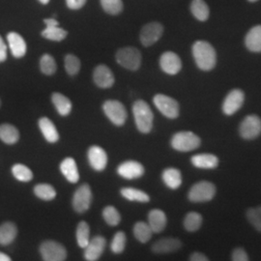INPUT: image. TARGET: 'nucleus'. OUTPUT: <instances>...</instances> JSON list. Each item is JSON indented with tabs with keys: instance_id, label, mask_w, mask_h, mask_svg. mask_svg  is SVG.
<instances>
[{
	"instance_id": "7c9ffc66",
	"label": "nucleus",
	"mask_w": 261,
	"mask_h": 261,
	"mask_svg": "<svg viewBox=\"0 0 261 261\" xmlns=\"http://www.w3.org/2000/svg\"><path fill=\"white\" fill-rule=\"evenodd\" d=\"M134 236L136 239L140 243H147L151 239L153 231L149 226V224L144 222H138L134 225Z\"/></svg>"
},
{
	"instance_id": "2f4dec72",
	"label": "nucleus",
	"mask_w": 261,
	"mask_h": 261,
	"mask_svg": "<svg viewBox=\"0 0 261 261\" xmlns=\"http://www.w3.org/2000/svg\"><path fill=\"white\" fill-rule=\"evenodd\" d=\"M191 11L195 18L200 21H205L209 18V7L204 0H193Z\"/></svg>"
},
{
	"instance_id": "1a4fd4ad",
	"label": "nucleus",
	"mask_w": 261,
	"mask_h": 261,
	"mask_svg": "<svg viewBox=\"0 0 261 261\" xmlns=\"http://www.w3.org/2000/svg\"><path fill=\"white\" fill-rule=\"evenodd\" d=\"M92 202V192L88 184L80 187L73 196V207L77 213L86 212Z\"/></svg>"
},
{
	"instance_id": "dca6fc26",
	"label": "nucleus",
	"mask_w": 261,
	"mask_h": 261,
	"mask_svg": "<svg viewBox=\"0 0 261 261\" xmlns=\"http://www.w3.org/2000/svg\"><path fill=\"white\" fill-rule=\"evenodd\" d=\"M88 161L91 166L96 171H103L107 168L108 164V155L107 152L100 146L94 145L88 149Z\"/></svg>"
},
{
	"instance_id": "de8ad7c7",
	"label": "nucleus",
	"mask_w": 261,
	"mask_h": 261,
	"mask_svg": "<svg viewBox=\"0 0 261 261\" xmlns=\"http://www.w3.org/2000/svg\"><path fill=\"white\" fill-rule=\"evenodd\" d=\"M44 21H45L47 27H57V25H59L58 21L56 19H46Z\"/></svg>"
},
{
	"instance_id": "39448f33",
	"label": "nucleus",
	"mask_w": 261,
	"mask_h": 261,
	"mask_svg": "<svg viewBox=\"0 0 261 261\" xmlns=\"http://www.w3.org/2000/svg\"><path fill=\"white\" fill-rule=\"evenodd\" d=\"M216 187L208 181H200L195 184L189 191L188 197L192 202H207L214 198Z\"/></svg>"
},
{
	"instance_id": "79ce46f5",
	"label": "nucleus",
	"mask_w": 261,
	"mask_h": 261,
	"mask_svg": "<svg viewBox=\"0 0 261 261\" xmlns=\"http://www.w3.org/2000/svg\"><path fill=\"white\" fill-rule=\"evenodd\" d=\"M103 9L110 15H117L123 10L122 0H101Z\"/></svg>"
},
{
	"instance_id": "c9c22d12",
	"label": "nucleus",
	"mask_w": 261,
	"mask_h": 261,
	"mask_svg": "<svg viewBox=\"0 0 261 261\" xmlns=\"http://www.w3.org/2000/svg\"><path fill=\"white\" fill-rule=\"evenodd\" d=\"M67 31L64 30L63 28H59V25L57 27H47L46 29H44L42 31V36L46 38L47 40L50 41H55V42H60L62 40L65 39L67 36Z\"/></svg>"
},
{
	"instance_id": "cd10ccee",
	"label": "nucleus",
	"mask_w": 261,
	"mask_h": 261,
	"mask_svg": "<svg viewBox=\"0 0 261 261\" xmlns=\"http://www.w3.org/2000/svg\"><path fill=\"white\" fill-rule=\"evenodd\" d=\"M0 140L6 144H15L19 140V132L14 125H0Z\"/></svg>"
},
{
	"instance_id": "4c0bfd02",
	"label": "nucleus",
	"mask_w": 261,
	"mask_h": 261,
	"mask_svg": "<svg viewBox=\"0 0 261 261\" xmlns=\"http://www.w3.org/2000/svg\"><path fill=\"white\" fill-rule=\"evenodd\" d=\"M40 69L43 74L54 75L56 72V62L50 55H44L40 59Z\"/></svg>"
},
{
	"instance_id": "c03bdc74",
	"label": "nucleus",
	"mask_w": 261,
	"mask_h": 261,
	"mask_svg": "<svg viewBox=\"0 0 261 261\" xmlns=\"http://www.w3.org/2000/svg\"><path fill=\"white\" fill-rule=\"evenodd\" d=\"M67 6L72 10H79L83 8L86 0H66Z\"/></svg>"
},
{
	"instance_id": "f704fd0d",
	"label": "nucleus",
	"mask_w": 261,
	"mask_h": 261,
	"mask_svg": "<svg viewBox=\"0 0 261 261\" xmlns=\"http://www.w3.org/2000/svg\"><path fill=\"white\" fill-rule=\"evenodd\" d=\"M12 173L14 177L20 182H29L33 178L32 170L22 164L14 165L12 168Z\"/></svg>"
},
{
	"instance_id": "9d476101",
	"label": "nucleus",
	"mask_w": 261,
	"mask_h": 261,
	"mask_svg": "<svg viewBox=\"0 0 261 261\" xmlns=\"http://www.w3.org/2000/svg\"><path fill=\"white\" fill-rule=\"evenodd\" d=\"M239 132L241 137L245 140L256 139L261 134L260 118L256 115H248L241 123Z\"/></svg>"
},
{
	"instance_id": "c85d7f7f",
	"label": "nucleus",
	"mask_w": 261,
	"mask_h": 261,
	"mask_svg": "<svg viewBox=\"0 0 261 261\" xmlns=\"http://www.w3.org/2000/svg\"><path fill=\"white\" fill-rule=\"evenodd\" d=\"M121 196L126 198L127 200L130 201H137V202H141V203H145L148 202L150 200V197L145 192L140 191L139 189H135V188H123L120 191Z\"/></svg>"
},
{
	"instance_id": "bb28decb",
	"label": "nucleus",
	"mask_w": 261,
	"mask_h": 261,
	"mask_svg": "<svg viewBox=\"0 0 261 261\" xmlns=\"http://www.w3.org/2000/svg\"><path fill=\"white\" fill-rule=\"evenodd\" d=\"M51 101L56 107V111L61 116H67L72 112V102L65 95L56 92L51 96Z\"/></svg>"
},
{
	"instance_id": "ea45409f",
	"label": "nucleus",
	"mask_w": 261,
	"mask_h": 261,
	"mask_svg": "<svg viewBox=\"0 0 261 261\" xmlns=\"http://www.w3.org/2000/svg\"><path fill=\"white\" fill-rule=\"evenodd\" d=\"M66 72L70 75H75L81 70V61L74 55H67L64 59Z\"/></svg>"
},
{
	"instance_id": "e433bc0d",
	"label": "nucleus",
	"mask_w": 261,
	"mask_h": 261,
	"mask_svg": "<svg viewBox=\"0 0 261 261\" xmlns=\"http://www.w3.org/2000/svg\"><path fill=\"white\" fill-rule=\"evenodd\" d=\"M103 218L106 223L111 226H116L121 222V215L115 207L112 205L103 208Z\"/></svg>"
},
{
	"instance_id": "72a5a7b5",
	"label": "nucleus",
	"mask_w": 261,
	"mask_h": 261,
	"mask_svg": "<svg viewBox=\"0 0 261 261\" xmlns=\"http://www.w3.org/2000/svg\"><path fill=\"white\" fill-rule=\"evenodd\" d=\"M35 196L39 197L42 200L50 201L55 199L56 196V189L49 184H38L34 187L33 190Z\"/></svg>"
},
{
	"instance_id": "49530a36",
	"label": "nucleus",
	"mask_w": 261,
	"mask_h": 261,
	"mask_svg": "<svg viewBox=\"0 0 261 261\" xmlns=\"http://www.w3.org/2000/svg\"><path fill=\"white\" fill-rule=\"evenodd\" d=\"M190 260L192 261H208V257L205 254L201 253V252H196L191 254L190 256Z\"/></svg>"
},
{
	"instance_id": "f257e3e1",
	"label": "nucleus",
	"mask_w": 261,
	"mask_h": 261,
	"mask_svg": "<svg viewBox=\"0 0 261 261\" xmlns=\"http://www.w3.org/2000/svg\"><path fill=\"white\" fill-rule=\"evenodd\" d=\"M193 56L196 66L202 71H211L216 66V50L206 41H196L193 46Z\"/></svg>"
},
{
	"instance_id": "a211bd4d",
	"label": "nucleus",
	"mask_w": 261,
	"mask_h": 261,
	"mask_svg": "<svg viewBox=\"0 0 261 261\" xmlns=\"http://www.w3.org/2000/svg\"><path fill=\"white\" fill-rule=\"evenodd\" d=\"M7 41L9 44L10 50L16 58H21L25 56L28 46L24 39L16 32H10L7 35Z\"/></svg>"
},
{
	"instance_id": "6ab92c4d",
	"label": "nucleus",
	"mask_w": 261,
	"mask_h": 261,
	"mask_svg": "<svg viewBox=\"0 0 261 261\" xmlns=\"http://www.w3.org/2000/svg\"><path fill=\"white\" fill-rule=\"evenodd\" d=\"M182 247V243L176 238H163L157 242L154 243L152 246V251L155 253H169L180 250Z\"/></svg>"
},
{
	"instance_id": "58836bf2",
	"label": "nucleus",
	"mask_w": 261,
	"mask_h": 261,
	"mask_svg": "<svg viewBox=\"0 0 261 261\" xmlns=\"http://www.w3.org/2000/svg\"><path fill=\"white\" fill-rule=\"evenodd\" d=\"M126 242H127V237L126 234L123 231H118L116 232L114 237L112 238V244H111V249L112 252L119 254L124 252L125 247H126Z\"/></svg>"
},
{
	"instance_id": "7ed1b4c3",
	"label": "nucleus",
	"mask_w": 261,
	"mask_h": 261,
	"mask_svg": "<svg viewBox=\"0 0 261 261\" xmlns=\"http://www.w3.org/2000/svg\"><path fill=\"white\" fill-rule=\"evenodd\" d=\"M200 139L193 132H178L171 139V146L180 152H189L200 146Z\"/></svg>"
},
{
	"instance_id": "473e14b6",
	"label": "nucleus",
	"mask_w": 261,
	"mask_h": 261,
	"mask_svg": "<svg viewBox=\"0 0 261 261\" xmlns=\"http://www.w3.org/2000/svg\"><path fill=\"white\" fill-rule=\"evenodd\" d=\"M202 224V216L196 212H190L184 219V227L189 232H196Z\"/></svg>"
},
{
	"instance_id": "f03ea898",
	"label": "nucleus",
	"mask_w": 261,
	"mask_h": 261,
	"mask_svg": "<svg viewBox=\"0 0 261 261\" xmlns=\"http://www.w3.org/2000/svg\"><path fill=\"white\" fill-rule=\"evenodd\" d=\"M133 114L138 130L142 134H148L153 128L154 114L149 105L143 100H138L133 106Z\"/></svg>"
},
{
	"instance_id": "8fccbe9b",
	"label": "nucleus",
	"mask_w": 261,
	"mask_h": 261,
	"mask_svg": "<svg viewBox=\"0 0 261 261\" xmlns=\"http://www.w3.org/2000/svg\"><path fill=\"white\" fill-rule=\"evenodd\" d=\"M42 4H47L49 2V0H39Z\"/></svg>"
},
{
	"instance_id": "412c9836",
	"label": "nucleus",
	"mask_w": 261,
	"mask_h": 261,
	"mask_svg": "<svg viewBox=\"0 0 261 261\" xmlns=\"http://www.w3.org/2000/svg\"><path fill=\"white\" fill-rule=\"evenodd\" d=\"M168 224V219L164 211L160 209H153L148 214V224L155 233L162 232Z\"/></svg>"
},
{
	"instance_id": "4be33fe9",
	"label": "nucleus",
	"mask_w": 261,
	"mask_h": 261,
	"mask_svg": "<svg viewBox=\"0 0 261 261\" xmlns=\"http://www.w3.org/2000/svg\"><path fill=\"white\" fill-rule=\"evenodd\" d=\"M39 128L47 142L55 143L59 140V134L56 125L47 117H41L38 122Z\"/></svg>"
},
{
	"instance_id": "09e8293b",
	"label": "nucleus",
	"mask_w": 261,
	"mask_h": 261,
	"mask_svg": "<svg viewBox=\"0 0 261 261\" xmlns=\"http://www.w3.org/2000/svg\"><path fill=\"white\" fill-rule=\"evenodd\" d=\"M11 260V257L9 255H7L6 253L4 252H0V261H10Z\"/></svg>"
},
{
	"instance_id": "37998d69",
	"label": "nucleus",
	"mask_w": 261,
	"mask_h": 261,
	"mask_svg": "<svg viewBox=\"0 0 261 261\" xmlns=\"http://www.w3.org/2000/svg\"><path fill=\"white\" fill-rule=\"evenodd\" d=\"M232 260L248 261L249 260L248 253L242 248H237L232 252Z\"/></svg>"
},
{
	"instance_id": "393cba45",
	"label": "nucleus",
	"mask_w": 261,
	"mask_h": 261,
	"mask_svg": "<svg viewBox=\"0 0 261 261\" xmlns=\"http://www.w3.org/2000/svg\"><path fill=\"white\" fill-rule=\"evenodd\" d=\"M245 44L252 53H261V25H256L248 32Z\"/></svg>"
},
{
	"instance_id": "4468645a",
	"label": "nucleus",
	"mask_w": 261,
	"mask_h": 261,
	"mask_svg": "<svg viewBox=\"0 0 261 261\" xmlns=\"http://www.w3.org/2000/svg\"><path fill=\"white\" fill-rule=\"evenodd\" d=\"M144 167L137 161H127L117 168V173L124 179H138L144 174Z\"/></svg>"
},
{
	"instance_id": "f8f14e48",
	"label": "nucleus",
	"mask_w": 261,
	"mask_h": 261,
	"mask_svg": "<svg viewBox=\"0 0 261 261\" xmlns=\"http://www.w3.org/2000/svg\"><path fill=\"white\" fill-rule=\"evenodd\" d=\"M245 101V94L240 89H233L227 94L223 103V112L225 115H232L238 112Z\"/></svg>"
},
{
	"instance_id": "a19ab883",
	"label": "nucleus",
	"mask_w": 261,
	"mask_h": 261,
	"mask_svg": "<svg viewBox=\"0 0 261 261\" xmlns=\"http://www.w3.org/2000/svg\"><path fill=\"white\" fill-rule=\"evenodd\" d=\"M248 221L251 223L252 226L261 232V206L255 208H250L247 211Z\"/></svg>"
},
{
	"instance_id": "a18cd8bd",
	"label": "nucleus",
	"mask_w": 261,
	"mask_h": 261,
	"mask_svg": "<svg viewBox=\"0 0 261 261\" xmlns=\"http://www.w3.org/2000/svg\"><path fill=\"white\" fill-rule=\"evenodd\" d=\"M7 59V46L4 43L3 39L0 36V63L4 62Z\"/></svg>"
},
{
	"instance_id": "0eeeda50",
	"label": "nucleus",
	"mask_w": 261,
	"mask_h": 261,
	"mask_svg": "<svg viewBox=\"0 0 261 261\" xmlns=\"http://www.w3.org/2000/svg\"><path fill=\"white\" fill-rule=\"evenodd\" d=\"M42 258L46 261H63L67 258L65 247L60 243L47 240L40 246Z\"/></svg>"
},
{
	"instance_id": "f3484780",
	"label": "nucleus",
	"mask_w": 261,
	"mask_h": 261,
	"mask_svg": "<svg viewBox=\"0 0 261 261\" xmlns=\"http://www.w3.org/2000/svg\"><path fill=\"white\" fill-rule=\"evenodd\" d=\"M93 80L95 84L100 88H110L114 84L113 73L106 65H99L95 68Z\"/></svg>"
},
{
	"instance_id": "5701e85b",
	"label": "nucleus",
	"mask_w": 261,
	"mask_h": 261,
	"mask_svg": "<svg viewBox=\"0 0 261 261\" xmlns=\"http://www.w3.org/2000/svg\"><path fill=\"white\" fill-rule=\"evenodd\" d=\"M194 167L202 169H213L218 167L219 159L213 154H198L191 159Z\"/></svg>"
},
{
	"instance_id": "423d86ee",
	"label": "nucleus",
	"mask_w": 261,
	"mask_h": 261,
	"mask_svg": "<svg viewBox=\"0 0 261 261\" xmlns=\"http://www.w3.org/2000/svg\"><path fill=\"white\" fill-rule=\"evenodd\" d=\"M153 103L159 112L169 119H175L179 116V103L173 98L164 94H157L153 98Z\"/></svg>"
},
{
	"instance_id": "6e6552de",
	"label": "nucleus",
	"mask_w": 261,
	"mask_h": 261,
	"mask_svg": "<svg viewBox=\"0 0 261 261\" xmlns=\"http://www.w3.org/2000/svg\"><path fill=\"white\" fill-rule=\"evenodd\" d=\"M103 111L107 117L115 126H122L127 119V111L124 105L116 100H108L103 105Z\"/></svg>"
},
{
	"instance_id": "c756f323",
	"label": "nucleus",
	"mask_w": 261,
	"mask_h": 261,
	"mask_svg": "<svg viewBox=\"0 0 261 261\" xmlns=\"http://www.w3.org/2000/svg\"><path fill=\"white\" fill-rule=\"evenodd\" d=\"M75 238L79 247L82 249H84L90 241V227L86 222L82 221L77 224L75 230Z\"/></svg>"
},
{
	"instance_id": "603ef678",
	"label": "nucleus",
	"mask_w": 261,
	"mask_h": 261,
	"mask_svg": "<svg viewBox=\"0 0 261 261\" xmlns=\"http://www.w3.org/2000/svg\"><path fill=\"white\" fill-rule=\"evenodd\" d=\"M0 107H1V100H0Z\"/></svg>"
},
{
	"instance_id": "b1692460",
	"label": "nucleus",
	"mask_w": 261,
	"mask_h": 261,
	"mask_svg": "<svg viewBox=\"0 0 261 261\" xmlns=\"http://www.w3.org/2000/svg\"><path fill=\"white\" fill-rule=\"evenodd\" d=\"M18 235V227L12 222H6L0 225V245L8 246L14 242Z\"/></svg>"
},
{
	"instance_id": "20e7f679",
	"label": "nucleus",
	"mask_w": 261,
	"mask_h": 261,
	"mask_svg": "<svg viewBox=\"0 0 261 261\" xmlns=\"http://www.w3.org/2000/svg\"><path fill=\"white\" fill-rule=\"evenodd\" d=\"M116 61L125 69L137 71L141 65V54L136 47H122L116 53Z\"/></svg>"
},
{
	"instance_id": "2eb2a0df",
	"label": "nucleus",
	"mask_w": 261,
	"mask_h": 261,
	"mask_svg": "<svg viewBox=\"0 0 261 261\" xmlns=\"http://www.w3.org/2000/svg\"><path fill=\"white\" fill-rule=\"evenodd\" d=\"M160 66L162 70L168 75H176L182 69V61L176 54L167 51L161 56Z\"/></svg>"
},
{
	"instance_id": "9b49d317",
	"label": "nucleus",
	"mask_w": 261,
	"mask_h": 261,
	"mask_svg": "<svg viewBox=\"0 0 261 261\" xmlns=\"http://www.w3.org/2000/svg\"><path fill=\"white\" fill-rule=\"evenodd\" d=\"M164 28L159 22H150L141 28L140 42L144 47L154 45L162 37Z\"/></svg>"
},
{
	"instance_id": "aec40b11",
	"label": "nucleus",
	"mask_w": 261,
	"mask_h": 261,
	"mask_svg": "<svg viewBox=\"0 0 261 261\" xmlns=\"http://www.w3.org/2000/svg\"><path fill=\"white\" fill-rule=\"evenodd\" d=\"M60 171L70 183H77L80 180V172L75 160L71 157L64 159L60 164Z\"/></svg>"
},
{
	"instance_id": "3c124183",
	"label": "nucleus",
	"mask_w": 261,
	"mask_h": 261,
	"mask_svg": "<svg viewBox=\"0 0 261 261\" xmlns=\"http://www.w3.org/2000/svg\"><path fill=\"white\" fill-rule=\"evenodd\" d=\"M249 1H251V2H255V1H257V0H249Z\"/></svg>"
},
{
	"instance_id": "ddd939ff",
	"label": "nucleus",
	"mask_w": 261,
	"mask_h": 261,
	"mask_svg": "<svg viewBox=\"0 0 261 261\" xmlns=\"http://www.w3.org/2000/svg\"><path fill=\"white\" fill-rule=\"evenodd\" d=\"M107 241L103 236H95L84 248V258L88 261L98 260L106 249Z\"/></svg>"
},
{
	"instance_id": "a878e982",
	"label": "nucleus",
	"mask_w": 261,
	"mask_h": 261,
	"mask_svg": "<svg viewBox=\"0 0 261 261\" xmlns=\"http://www.w3.org/2000/svg\"><path fill=\"white\" fill-rule=\"evenodd\" d=\"M162 178L164 183L171 190H177L182 185V174L177 168H169L164 170Z\"/></svg>"
}]
</instances>
